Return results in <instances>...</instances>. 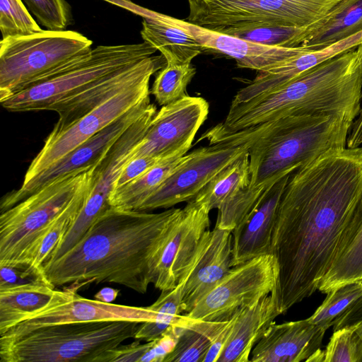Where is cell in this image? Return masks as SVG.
I'll use <instances>...</instances> for the list:
<instances>
[{"label":"cell","instance_id":"60d3db41","mask_svg":"<svg viewBox=\"0 0 362 362\" xmlns=\"http://www.w3.org/2000/svg\"><path fill=\"white\" fill-rule=\"evenodd\" d=\"M171 325L158 337L151 341V346L142 356L140 362H164L166 357L174 350L180 334V326L186 320Z\"/></svg>","mask_w":362,"mask_h":362},{"label":"cell","instance_id":"44dd1931","mask_svg":"<svg viewBox=\"0 0 362 362\" xmlns=\"http://www.w3.org/2000/svg\"><path fill=\"white\" fill-rule=\"evenodd\" d=\"M232 230L216 226L204 235L194 262L185 278L182 293L183 312L197 303L230 270Z\"/></svg>","mask_w":362,"mask_h":362},{"label":"cell","instance_id":"ba28073f","mask_svg":"<svg viewBox=\"0 0 362 362\" xmlns=\"http://www.w3.org/2000/svg\"><path fill=\"white\" fill-rule=\"evenodd\" d=\"M95 165L57 179L0 215V264L20 262L45 227L93 178Z\"/></svg>","mask_w":362,"mask_h":362},{"label":"cell","instance_id":"7402d4cb","mask_svg":"<svg viewBox=\"0 0 362 362\" xmlns=\"http://www.w3.org/2000/svg\"><path fill=\"white\" fill-rule=\"evenodd\" d=\"M327 330L305 320L272 322L252 349L250 362L306 361L320 349Z\"/></svg>","mask_w":362,"mask_h":362},{"label":"cell","instance_id":"d590c367","mask_svg":"<svg viewBox=\"0 0 362 362\" xmlns=\"http://www.w3.org/2000/svg\"><path fill=\"white\" fill-rule=\"evenodd\" d=\"M324 362H362V320L334 330Z\"/></svg>","mask_w":362,"mask_h":362},{"label":"cell","instance_id":"5b68a950","mask_svg":"<svg viewBox=\"0 0 362 362\" xmlns=\"http://www.w3.org/2000/svg\"><path fill=\"white\" fill-rule=\"evenodd\" d=\"M141 323L98 321L9 329L0 335L1 362H103L106 354L134 338Z\"/></svg>","mask_w":362,"mask_h":362},{"label":"cell","instance_id":"7dc6e473","mask_svg":"<svg viewBox=\"0 0 362 362\" xmlns=\"http://www.w3.org/2000/svg\"><path fill=\"white\" fill-rule=\"evenodd\" d=\"M360 45H361V47H362V44H361Z\"/></svg>","mask_w":362,"mask_h":362},{"label":"cell","instance_id":"4dcf8cb0","mask_svg":"<svg viewBox=\"0 0 362 362\" xmlns=\"http://www.w3.org/2000/svg\"><path fill=\"white\" fill-rule=\"evenodd\" d=\"M183 156H175L157 163L141 176L115 189L110 195L112 207L138 210L170 175Z\"/></svg>","mask_w":362,"mask_h":362},{"label":"cell","instance_id":"ab89813d","mask_svg":"<svg viewBox=\"0 0 362 362\" xmlns=\"http://www.w3.org/2000/svg\"><path fill=\"white\" fill-rule=\"evenodd\" d=\"M38 283L52 284L43 267L24 262L0 264V288Z\"/></svg>","mask_w":362,"mask_h":362},{"label":"cell","instance_id":"836d02e7","mask_svg":"<svg viewBox=\"0 0 362 362\" xmlns=\"http://www.w3.org/2000/svg\"><path fill=\"white\" fill-rule=\"evenodd\" d=\"M185 279L175 288L162 291L155 303L149 307L156 312L153 321L141 323L134 339L149 341L158 337L171 325L180 322L184 315L182 308V293Z\"/></svg>","mask_w":362,"mask_h":362},{"label":"cell","instance_id":"30bf717a","mask_svg":"<svg viewBox=\"0 0 362 362\" xmlns=\"http://www.w3.org/2000/svg\"><path fill=\"white\" fill-rule=\"evenodd\" d=\"M278 266L272 255L232 267L228 273L184 315L193 320L223 322L250 306L276 286Z\"/></svg>","mask_w":362,"mask_h":362},{"label":"cell","instance_id":"d4e9b609","mask_svg":"<svg viewBox=\"0 0 362 362\" xmlns=\"http://www.w3.org/2000/svg\"><path fill=\"white\" fill-rule=\"evenodd\" d=\"M362 30V0H341L327 15L306 27L298 47L319 49Z\"/></svg>","mask_w":362,"mask_h":362},{"label":"cell","instance_id":"ee69618b","mask_svg":"<svg viewBox=\"0 0 362 362\" xmlns=\"http://www.w3.org/2000/svg\"><path fill=\"white\" fill-rule=\"evenodd\" d=\"M234 316L226 321L220 332L214 339L203 362H217L221 353L222 349L228 339V336L233 322Z\"/></svg>","mask_w":362,"mask_h":362},{"label":"cell","instance_id":"3957f363","mask_svg":"<svg viewBox=\"0 0 362 362\" xmlns=\"http://www.w3.org/2000/svg\"><path fill=\"white\" fill-rule=\"evenodd\" d=\"M362 98V47L331 58L290 82L245 103L230 104L223 122L198 141L235 132L281 118L329 115L354 122Z\"/></svg>","mask_w":362,"mask_h":362},{"label":"cell","instance_id":"f1b7e54d","mask_svg":"<svg viewBox=\"0 0 362 362\" xmlns=\"http://www.w3.org/2000/svg\"><path fill=\"white\" fill-rule=\"evenodd\" d=\"M93 180L39 234L25 252L20 262H28L35 267H43L50 254L78 218L89 195Z\"/></svg>","mask_w":362,"mask_h":362},{"label":"cell","instance_id":"d6986e66","mask_svg":"<svg viewBox=\"0 0 362 362\" xmlns=\"http://www.w3.org/2000/svg\"><path fill=\"white\" fill-rule=\"evenodd\" d=\"M165 64L161 54L152 55L102 78L78 95L53 108L59 118L51 132L63 130L123 89L153 76Z\"/></svg>","mask_w":362,"mask_h":362},{"label":"cell","instance_id":"4fadbf2b","mask_svg":"<svg viewBox=\"0 0 362 362\" xmlns=\"http://www.w3.org/2000/svg\"><path fill=\"white\" fill-rule=\"evenodd\" d=\"M211 210L194 199L174 216L151 262V284L162 291L175 288L187 276L202 240L210 230Z\"/></svg>","mask_w":362,"mask_h":362},{"label":"cell","instance_id":"7bdbcfd3","mask_svg":"<svg viewBox=\"0 0 362 362\" xmlns=\"http://www.w3.org/2000/svg\"><path fill=\"white\" fill-rule=\"evenodd\" d=\"M151 346V341L141 344L139 339L129 345H120L108 351L103 362H140Z\"/></svg>","mask_w":362,"mask_h":362},{"label":"cell","instance_id":"f35d334b","mask_svg":"<svg viewBox=\"0 0 362 362\" xmlns=\"http://www.w3.org/2000/svg\"><path fill=\"white\" fill-rule=\"evenodd\" d=\"M23 1L47 30H64L73 23L71 7L66 0Z\"/></svg>","mask_w":362,"mask_h":362},{"label":"cell","instance_id":"e0dca14e","mask_svg":"<svg viewBox=\"0 0 362 362\" xmlns=\"http://www.w3.org/2000/svg\"><path fill=\"white\" fill-rule=\"evenodd\" d=\"M150 102L136 106L102 131L71 151L48 168L5 195L1 212L53 181L95 165L111 146L144 112Z\"/></svg>","mask_w":362,"mask_h":362},{"label":"cell","instance_id":"4316f807","mask_svg":"<svg viewBox=\"0 0 362 362\" xmlns=\"http://www.w3.org/2000/svg\"><path fill=\"white\" fill-rule=\"evenodd\" d=\"M142 18V39L159 51L166 62H192L202 52V46L182 28L167 21L165 14L147 8Z\"/></svg>","mask_w":362,"mask_h":362},{"label":"cell","instance_id":"603a6c76","mask_svg":"<svg viewBox=\"0 0 362 362\" xmlns=\"http://www.w3.org/2000/svg\"><path fill=\"white\" fill-rule=\"evenodd\" d=\"M362 44V30L319 49H307L282 64L263 71L240 88L230 104L248 101L256 96L283 86L318 64Z\"/></svg>","mask_w":362,"mask_h":362},{"label":"cell","instance_id":"6da1fadb","mask_svg":"<svg viewBox=\"0 0 362 362\" xmlns=\"http://www.w3.org/2000/svg\"><path fill=\"white\" fill-rule=\"evenodd\" d=\"M362 192V148L326 151L288 177L272 231L281 314L311 296L336 258Z\"/></svg>","mask_w":362,"mask_h":362},{"label":"cell","instance_id":"9a60e30c","mask_svg":"<svg viewBox=\"0 0 362 362\" xmlns=\"http://www.w3.org/2000/svg\"><path fill=\"white\" fill-rule=\"evenodd\" d=\"M209 105L202 97L187 95L162 106L144 136L134 147L132 158L152 156L160 160L184 156L207 119Z\"/></svg>","mask_w":362,"mask_h":362},{"label":"cell","instance_id":"8fae6325","mask_svg":"<svg viewBox=\"0 0 362 362\" xmlns=\"http://www.w3.org/2000/svg\"><path fill=\"white\" fill-rule=\"evenodd\" d=\"M150 103L142 115L111 146L94 168L89 195L70 230L50 254L53 260L70 250L83 236L95 220L110 206L109 197L124 165L131 160L134 147L140 142L156 114Z\"/></svg>","mask_w":362,"mask_h":362},{"label":"cell","instance_id":"5bb4252c","mask_svg":"<svg viewBox=\"0 0 362 362\" xmlns=\"http://www.w3.org/2000/svg\"><path fill=\"white\" fill-rule=\"evenodd\" d=\"M248 149L247 143L239 146L218 143L184 155L170 175L138 210L167 209L187 202L222 169Z\"/></svg>","mask_w":362,"mask_h":362},{"label":"cell","instance_id":"74e56055","mask_svg":"<svg viewBox=\"0 0 362 362\" xmlns=\"http://www.w3.org/2000/svg\"><path fill=\"white\" fill-rule=\"evenodd\" d=\"M2 39L27 35L42 30L22 0H0Z\"/></svg>","mask_w":362,"mask_h":362},{"label":"cell","instance_id":"7c38bea8","mask_svg":"<svg viewBox=\"0 0 362 362\" xmlns=\"http://www.w3.org/2000/svg\"><path fill=\"white\" fill-rule=\"evenodd\" d=\"M151 76H146L123 89L63 130L50 132L28 166L23 182L48 168L134 107L150 102Z\"/></svg>","mask_w":362,"mask_h":362},{"label":"cell","instance_id":"d6a6232c","mask_svg":"<svg viewBox=\"0 0 362 362\" xmlns=\"http://www.w3.org/2000/svg\"><path fill=\"white\" fill-rule=\"evenodd\" d=\"M305 28L272 23L244 22L214 30L263 45L299 47V37Z\"/></svg>","mask_w":362,"mask_h":362},{"label":"cell","instance_id":"e575fe53","mask_svg":"<svg viewBox=\"0 0 362 362\" xmlns=\"http://www.w3.org/2000/svg\"><path fill=\"white\" fill-rule=\"evenodd\" d=\"M195 74L196 68L191 62L168 61L157 72L151 93L161 106L179 100L188 95L187 87Z\"/></svg>","mask_w":362,"mask_h":362},{"label":"cell","instance_id":"b9f144b4","mask_svg":"<svg viewBox=\"0 0 362 362\" xmlns=\"http://www.w3.org/2000/svg\"><path fill=\"white\" fill-rule=\"evenodd\" d=\"M160 160L152 156H139L131 159L122 168L113 190L141 176Z\"/></svg>","mask_w":362,"mask_h":362},{"label":"cell","instance_id":"bcb514c9","mask_svg":"<svg viewBox=\"0 0 362 362\" xmlns=\"http://www.w3.org/2000/svg\"><path fill=\"white\" fill-rule=\"evenodd\" d=\"M119 291L110 287H104L95 293L94 298L104 303H112L117 297Z\"/></svg>","mask_w":362,"mask_h":362},{"label":"cell","instance_id":"2e32d148","mask_svg":"<svg viewBox=\"0 0 362 362\" xmlns=\"http://www.w3.org/2000/svg\"><path fill=\"white\" fill-rule=\"evenodd\" d=\"M85 283H72L63 290H54L49 302L28 315L10 329H25L45 325L98 321H153L156 312L149 306L136 307L104 303L79 296Z\"/></svg>","mask_w":362,"mask_h":362},{"label":"cell","instance_id":"7a4b0ae2","mask_svg":"<svg viewBox=\"0 0 362 362\" xmlns=\"http://www.w3.org/2000/svg\"><path fill=\"white\" fill-rule=\"evenodd\" d=\"M180 209L147 213L110 206L70 250L43 264L47 279L54 287L107 282L145 293L153 257Z\"/></svg>","mask_w":362,"mask_h":362},{"label":"cell","instance_id":"277c9868","mask_svg":"<svg viewBox=\"0 0 362 362\" xmlns=\"http://www.w3.org/2000/svg\"><path fill=\"white\" fill-rule=\"evenodd\" d=\"M352 124L329 115L291 116L207 141L210 145L247 142L250 187L266 190L326 151L346 147Z\"/></svg>","mask_w":362,"mask_h":362},{"label":"cell","instance_id":"8992f818","mask_svg":"<svg viewBox=\"0 0 362 362\" xmlns=\"http://www.w3.org/2000/svg\"><path fill=\"white\" fill-rule=\"evenodd\" d=\"M93 42L73 30H42L0 42V100L86 62Z\"/></svg>","mask_w":362,"mask_h":362},{"label":"cell","instance_id":"52a82bcc","mask_svg":"<svg viewBox=\"0 0 362 362\" xmlns=\"http://www.w3.org/2000/svg\"><path fill=\"white\" fill-rule=\"evenodd\" d=\"M158 51L146 42L98 45L80 65L1 100L11 112L51 110L73 98L102 78L153 55Z\"/></svg>","mask_w":362,"mask_h":362},{"label":"cell","instance_id":"484cf974","mask_svg":"<svg viewBox=\"0 0 362 362\" xmlns=\"http://www.w3.org/2000/svg\"><path fill=\"white\" fill-rule=\"evenodd\" d=\"M362 283V192L337 255L321 279L318 291H331Z\"/></svg>","mask_w":362,"mask_h":362},{"label":"cell","instance_id":"9c48e42d","mask_svg":"<svg viewBox=\"0 0 362 362\" xmlns=\"http://www.w3.org/2000/svg\"><path fill=\"white\" fill-rule=\"evenodd\" d=\"M341 0H188L187 21L211 29L244 22L306 28Z\"/></svg>","mask_w":362,"mask_h":362},{"label":"cell","instance_id":"f546056e","mask_svg":"<svg viewBox=\"0 0 362 362\" xmlns=\"http://www.w3.org/2000/svg\"><path fill=\"white\" fill-rule=\"evenodd\" d=\"M250 184L249 149L216 174L193 198L210 210L229 203Z\"/></svg>","mask_w":362,"mask_h":362},{"label":"cell","instance_id":"ffe728a7","mask_svg":"<svg viewBox=\"0 0 362 362\" xmlns=\"http://www.w3.org/2000/svg\"><path fill=\"white\" fill-rule=\"evenodd\" d=\"M290 174L272 185L232 230L231 267L261 255H271L272 231L280 199Z\"/></svg>","mask_w":362,"mask_h":362},{"label":"cell","instance_id":"8d00e7d4","mask_svg":"<svg viewBox=\"0 0 362 362\" xmlns=\"http://www.w3.org/2000/svg\"><path fill=\"white\" fill-rule=\"evenodd\" d=\"M362 296V283L348 284L328 293L308 320L325 330L332 327L334 320L351 303Z\"/></svg>","mask_w":362,"mask_h":362},{"label":"cell","instance_id":"f6af8a7d","mask_svg":"<svg viewBox=\"0 0 362 362\" xmlns=\"http://www.w3.org/2000/svg\"><path fill=\"white\" fill-rule=\"evenodd\" d=\"M358 320H362V296L351 303L334 320L333 331Z\"/></svg>","mask_w":362,"mask_h":362},{"label":"cell","instance_id":"cb8c5ba5","mask_svg":"<svg viewBox=\"0 0 362 362\" xmlns=\"http://www.w3.org/2000/svg\"><path fill=\"white\" fill-rule=\"evenodd\" d=\"M281 315L275 289L253 305L240 310L233 322L217 362H248L252 349Z\"/></svg>","mask_w":362,"mask_h":362},{"label":"cell","instance_id":"1f68e13d","mask_svg":"<svg viewBox=\"0 0 362 362\" xmlns=\"http://www.w3.org/2000/svg\"><path fill=\"white\" fill-rule=\"evenodd\" d=\"M186 317L180 326L177 344L164 362H203L211 343L227 321Z\"/></svg>","mask_w":362,"mask_h":362},{"label":"cell","instance_id":"83f0119b","mask_svg":"<svg viewBox=\"0 0 362 362\" xmlns=\"http://www.w3.org/2000/svg\"><path fill=\"white\" fill-rule=\"evenodd\" d=\"M54 290L44 283L0 288V335L46 305Z\"/></svg>","mask_w":362,"mask_h":362},{"label":"cell","instance_id":"ac0fdd59","mask_svg":"<svg viewBox=\"0 0 362 362\" xmlns=\"http://www.w3.org/2000/svg\"><path fill=\"white\" fill-rule=\"evenodd\" d=\"M165 18L190 35L202 46L203 51L209 50L233 58L239 68L257 71L269 70L308 49L300 47L263 45L166 14Z\"/></svg>","mask_w":362,"mask_h":362}]
</instances>
